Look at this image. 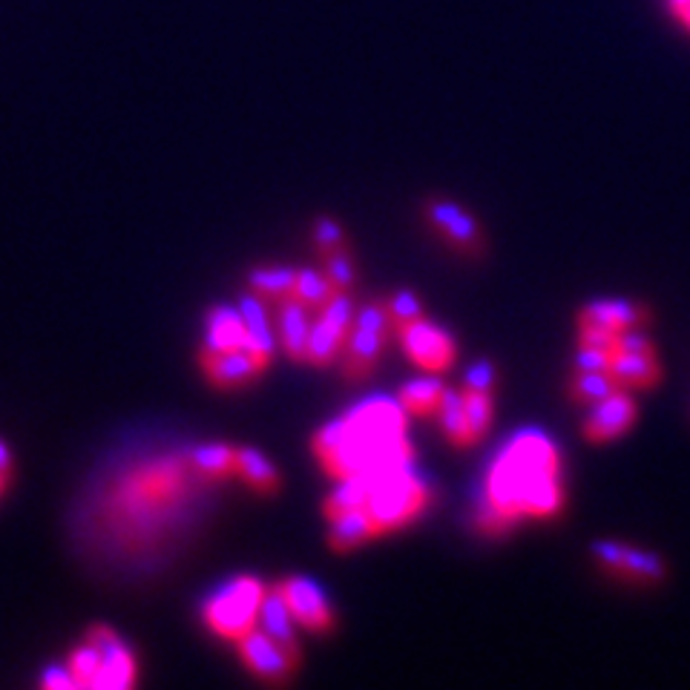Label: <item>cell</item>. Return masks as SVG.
Returning a JSON list of instances; mask_svg holds the SVG:
<instances>
[{
    "label": "cell",
    "instance_id": "obj_1",
    "mask_svg": "<svg viewBox=\"0 0 690 690\" xmlns=\"http://www.w3.org/2000/svg\"><path fill=\"white\" fill-rule=\"evenodd\" d=\"M314 452L337 481H372L377 475L404 469L411 460V446L406 443V409L386 397H374L346 418L319 429Z\"/></svg>",
    "mask_w": 690,
    "mask_h": 690
},
{
    "label": "cell",
    "instance_id": "obj_2",
    "mask_svg": "<svg viewBox=\"0 0 690 690\" xmlns=\"http://www.w3.org/2000/svg\"><path fill=\"white\" fill-rule=\"evenodd\" d=\"M487 498L515 521L518 515H555L564 506L555 443L541 432H524L515 437L489 472Z\"/></svg>",
    "mask_w": 690,
    "mask_h": 690
},
{
    "label": "cell",
    "instance_id": "obj_3",
    "mask_svg": "<svg viewBox=\"0 0 690 690\" xmlns=\"http://www.w3.org/2000/svg\"><path fill=\"white\" fill-rule=\"evenodd\" d=\"M429 501L426 483L409 472V466L395 469V472L377 475L369 481V498H365V510L372 512L381 533L388 529L406 527L414 515L423 512Z\"/></svg>",
    "mask_w": 690,
    "mask_h": 690
},
{
    "label": "cell",
    "instance_id": "obj_4",
    "mask_svg": "<svg viewBox=\"0 0 690 690\" xmlns=\"http://www.w3.org/2000/svg\"><path fill=\"white\" fill-rule=\"evenodd\" d=\"M262 598L265 584L259 578H254V575H239V578L227 582L225 587L217 589L204 601L202 616L217 636L239 642L245 633H250L256 628Z\"/></svg>",
    "mask_w": 690,
    "mask_h": 690
},
{
    "label": "cell",
    "instance_id": "obj_5",
    "mask_svg": "<svg viewBox=\"0 0 690 690\" xmlns=\"http://www.w3.org/2000/svg\"><path fill=\"white\" fill-rule=\"evenodd\" d=\"M391 331H395V323H391L386 300L365 303L354 314L351 331L346 337V346H342V377H349V381L369 377L374 372L377 360H381V354L386 351Z\"/></svg>",
    "mask_w": 690,
    "mask_h": 690
},
{
    "label": "cell",
    "instance_id": "obj_6",
    "mask_svg": "<svg viewBox=\"0 0 690 690\" xmlns=\"http://www.w3.org/2000/svg\"><path fill=\"white\" fill-rule=\"evenodd\" d=\"M354 323V303L349 291H337L323 308L317 319L308 328V342H305V363L326 369L342 354L346 337Z\"/></svg>",
    "mask_w": 690,
    "mask_h": 690
},
{
    "label": "cell",
    "instance_id": "obj_7",
    "mask_svg": "<svg viewBox=\"0 0 690 690\" xmlns=\"http://www.w3.org/2000/svg\"><path fill=\"white\" fill-rule=\"evenodd\" d=\"M397 337H400V346H404L411 363H418L423 372H446L455 363V354H458L452 334L435 326V323H429L426 317L400 326Z\"/></svg>",
    "mask_w": 690,
    "mask_h": 690
},
{
    "label": "cell",
    "instance_id": "obj_8",
    "mask_svg": "<svg viewBox=\"0 0 690 690\" xmlns=\"http://www.w3.org/2000/svg\"><path fill=\"white\" fill-rule=\"evenodd\" d=\"M239 656L250 674L271 685L285 682L288 676L296 670V665H300L296 647H288V644L277 642L265 630L256 628L239 639Z\"/></svg>",
    "mask_w": 690,
    "mask_h": 690
},
{
    "label": "cell",
    "instance_id": "obj_9",
    "mask_svg": "<svg viewBox=\"0 0 690 690\" xmlns=\"http://www.w3.org/2000/svg\"><path fill=\"white\" fill-rule=\"evenodd\" d=\"M277 587L296 624H303L311 633H328L334 628V610L317 582H311L305 575H291Z\"/></svg>",
    "mask_w": 690,
    "mask_h": 690
},
{
    "label": "cell",
    "instance_id": "obj_10",
    "mask_svg": "<svg viewBox=\"0 0 690 690\" xmlns=\"http://www.w3.org/2000/svg\"><path fill=\"white\" fill-rule=\"evenodd\" d=\"M86 642L98 647L102 653V665L95 676L93 688L98 690H127L136 682V659H132L130 647L104 624H95L86 633Z\"/></svg>",
    "mask_w": 690,
    "mask_h": 690
},
{
    "label": "cell",
    "instance_id": "obj_11",
    "mask_svg": "<svg viewBox=\"0 0 690 690\" xmlns=\"http://www.w3.org/2000/svg\"><path fill=\"white\" fill-rule=\"evenodd\" d=\"M593 555L607 573L630 575V578H639V582H662L667 575L665 561L651 550H636V547H628V543L619 541H598L593 543Z\"/></svg>",
    "mask_w": 690,
    "mask_h": 690
},
{
    "label": "cell",
    "instance_id": "obj_12",
    "mask_svg": "<svg viewBox=\"0 0 690 690\" xmlns=\"http://www.w3.org/2000/svg\"><path fill=\"white\" fill-rule=\"evenodd\" d=\"M636 423V404L628 395V388H619L605 400L593 404L587 423H584V437L589 443L616 441Z\"/></svg>",
    "mask_w": 690,
    "mask_h": 690
},
{
    "label": "cell",
    "instance_id": "obj_13",
    "mask_svg": "<svg viewBox=\"0 0 690 690\" xmlns=\"http://www.w3.org/2000/svg\"><path fill=\"white\" fill-rule=\"evenodd\" d=\"M242 319H245V328H248V340L242 349L248 351L256 363L268 369L273 351H277V331H273L271 311H268V300H262L259 294H245L239 303Z\"/></svg>",
    "mask_w": 690,
    "mask_h": 690
},
{
    "label": "cell",
    "instance_id": "obj_14",
    "mask_svg": "<svg viewBox=\"0 0 690 690\" xmlns=\"http://www.w3.org/2000/svg\"><path fill=\"white\" fill-rule=\"evenodd\" d=\"M202 360V369L208 374V381L219 388H239L248 386L256 374H262L265 369L250 358L245 349H231V351H213L204 349L199 354Z\"/></svg>",
    "mask_w": 690,
    "mask_h": 690
},
{
    "label": "cell",
    "instance_id": "obj_15",
    "mask_svg": "<svg viewBox=\"0 0 690 690\" xmlns=\"http://www.w3.org/2000/svg\"><path fill=\"white\" fill-rule=\"evenodd\" d=\"M426 217L458 250H466V254L481 250V231L460 204L449 202V199H435V202H429Z\"/></svg>",
    "mask_w": 690,
    "mask_h": 690
},
{
    "label": "cell",
    "instance_id": "obj_16",
    "mask_svg": "<svg viewBox=\"0 0 690 690\" xmlns=\"http://www.w3.org/2000/svg\"><path fill=\"white\" fill-rule=\"evenodd\" d=\"M273 319H277V337L291 360H305V342H308V308L294 294L273 303Z\"/></svg>",
    "mask_w": 690,
    "mask_h": 690
},
{
    "label": "cell",
    "instance_id": "obj_17",
    "mask_svg": "<svg viewBox=\"0 0 690 690\" xmlns=\"http://www.w3.org/2000/svg\"><path fill=\"white\" fill-rule=\"evenodd\" d=\"M644 319H647V311L633 300H596V303L584 305L582 314H578V323L607 328L613 334L639 328Z\"/></svg>",
    "mask_w": 690,
    "mask_h": 690
},
{
    "label": "cell",
    "instance_id": "obj_18",
    "mask_svg": "<svg viewBox=\"0 0 690 690\" xmlns=\"http://www.w3.org/2000/svg\"><path fill=\"white\" fill-rule=\"evenodd\" d=\"M610 374L621 388H651L662 381L656 351H613Z\"/></svg>",
    "mask_w": 690,
    "mask_h": 690
},
{
    "label": "cell",
    "instance_id": "obj_19",
    "mask_svg": "<svg viewBox=\"0 0 690 690\" xmlns=\"http://www.w3.org/2000/svg\"><path fill=\"white\" fill-rule=\"evenodd\" d=\"M374 536H381V527L377 521L372 518V512L365 506H358V510H349L331 518V533H328V543L331 550L337 552H351L363 547L365 541H372Z\"/></svg>",
    "mask_w": 690,
    "mask_h": 690
},
{
    "label": "cell",
    "instance_id": "obj_20",
    "mask_svg": "<svg viewBox=\"0 0 690 690\" xmlns=\"http://www.w3.org/2000/svg\"><path fill=\"white\" fill-rule=\"evenodd\" d=\"M245 340H248V328H245V319H242L239 308H231V305H217V308H210L208 346H204V349H213V351L242 349Z\"/></svg>",
    "mask_w": 690,
    "mask_h": 690
},
{
    "label": "cell",
    "instance_id": "obj_21",
    "mask_svg": "<svg viewBox=\"0 0 690 690\" xmlns=\"http://www.w3.org/2000/svg\"><path fill=\"white\" fill-rule=\"evenodd\" d=\"M259 624L268 636H273L277 642L288 644V647H296V633H294V616L288 610L285 598H282L280 587L265 589L262 607H259Z\"/></svg>",
    "mask_w": 690,
    "mask_h": 690
},
{
    "label": "cell",
    "instance_id": "obj_22",
    "mask_svg": "<svg viewBox=\"0 0 690 690\" xmlns=\"http://www.w3.org/2000/svg\"><path fill=\"white\" fill-rule=\"evenodd\" d=\"M437 418H441L443 435L449 437L452 446H469V443H475L472 432H469V420H466L464 391H458V388H443Z\"/></svg>",
    "mask_w": 690,
    "mask_h": 690
},
{
    "label": "cell",
    "instance_id": "obj_23",
    "mask_svg": "<svg viewBox=\"0 0 690 690\" xmlns=\"http://www.w3.org/2000/svg\"><path fill=\"white\" fill-rule=\"evenodd\" d=\"M236 472L254 487L256 492H277L280 489V472L273 469V464L265 458L259 449L242 446L236 449Z\"/></svg>",
    "mask_w": 690,
    "mask_h": 690
},
{
    "label": "cell",
    "instance_id": "obj_24",
    "mask_svg": "<svg viewBox=\"0 0 690 690\" xmlns=\"http://www.w3.org/2000/svg\"><path fill=\"white\" fill-rule=\"evenodd\" d=\"M443 388L446 386L437 377H420V381L404 383V388H400V406L406 409V414H414V418L435 414L437 406H441Z\"/></svg>",
    "mask_w": 690,
    "mask_h": 690
},
{
    "label": "cell",
    "instance_id": "obj_25",
    "mask_svg": "<svg viewBox=\"0 0 690 690\" xmlns=\"http://www.w3.org/2000/svg\"><path fill=\"white\" fill-rule=\"evenodd\" d=\"M294 280L296 271H291V268H256V271H250L248 285L254 294L273 305L294 294Z\"/></svg>",
    "mask_w": 690,
    "mask_h": 690
},
{
    "label": "cell",
    "instance_id": "obj_26",
    "mask_svg": "<svg viewBox=\"0 0 690 690\" xmlns=\"http://www.w3.org/2000/svg\"><path fill=\"white\" fill-rule=\"evenodd\" d=\"M337 294V288L331 285V280L326 277V271H311V268H303V271H296V280H294V296L300 303L305 305L308 311H319L323 305Z\"/></svg>",
    "mask_w": 690,
    "mask_h": 690
},
{
    "label": "cell",
    "instance_id": "obj_27",
    "mask_svg": "<svg viewBox=\"0 0 690 690\" xmlns=\"http://www.w3.org/2000/svg\"><path fill=\"white\" fill-rule=\"evenodd\" d=\"M194 464L204 478L219 481V478L236 472V449L227 443H208V446H199L194 452Z\"/></svg>",
    "mask_w": 690,
    "mask_h": 690
},
{
    "label": "cell",
    "instance_id": "obj_28",
    "mask_svg": "<svg viewBox=\"0 0 690 690\" xmlns=\"http://www.w3.org/2000/svg\"><path fill=\"white\" fill-rule=\"evenodd\" d=\"M621 386L610 372H578L570 381V395L578 404H598V400H605V397H610Z\"/></svg>",
    "mask_w": 690,
    "mask_h": 690
},
{
    "label": "cell",
    "instance_id": "obj_29",
    "mask_svg": "<svg viewBox=\"0 0 690 690\" xmlns=\"http://www.w3.org/2000/svg\"><path fill=\"white\" fill-rule=\"evenodd\" d=\"M365 498H369V481H363V478L340 481V487L334 489L331 495L326 498L323 512H326L328 518H337V515H342V512L365 506Z\"/></svg>",
    "mask_w": 690,
    "mask_h": 690
},
{
    "label": "cell",
    "instance_id": "obj_30",
    "mask_svg": "<svg viewBox=\"0 0 690 690\" xmlns=\"http://www.w3.org/2000/svg\"><path fill=\"white\" fill-rule=\"evenodd\" d=\"M464 409L466 420H469V432L472 437H483L489 432V423H492V395H483V391H464Z\"/></svg>",
    "mask_w": 690,
    "mask_h": 690
},
{
    "label": "cell",
    "instance_id": "obj_31",
    "mask_svg": "<svg viewBox=\"0 0 690 690\" xmlns=\"http://www.w3.org/2000/svg\"><path fill=\"white\" fill-rule=\"evenodd\" d=\"M98 665H102V653L98 647H93L90 642H84L81 647H75L70 656V670L78 679V688H93L95 676H98Z\"/></svg>",
    "mask_w": 690,
    "mask_h": 690
},
{
    "label": "cell",
    "instance_id": "obj_32",
    "mask_svg": "<svg viewBox=\"0 0 690 690\" xmlns=\"http://www.w3.org/2000/svg\"><path fill=\"white\" fill-rule=\"evenodd\" d=\"M323 271H326V277L337 291H349L354 285V277H358L354 273V262H351V254L346 248H337L323 256Z\"/></svg>",
    "mask_w": 690,
    "mask_h": 690
},
{
    "label": "cell",
    "instance_id": "obj_33",
    "mask_svg": "<svg viewBox=\"0 0 690 690\" xmlns=\"http://www.w3.org/2000/svg\"><path fill=\"white\" fill-rule=\"evenodd\" d=\"M388 314H391V323H395V331L406 323H414V319L423 317V305H420L418 294L414 291H395V294L386 300Z\"/></svg>",
    "mask_w": 690,
    "mask_h": 690
},
{
    "label": "cell",
    "instance_id": "obj_34",
    "mask_svg": "<svg viewBox=\"0 0 690 690\" xmlns=\"http://www.w3.org/2000/svg\"><path fill=\"white\" fill-rule=\"evenodd\" d=\"M475 521H478V529H481V533H487V536H501V533H506V529L515 524V518H512V515H506L501 506L492 504L489 498L483 501L481 506H478V518Z\"/></svg>",
    "mask_w": 690,
    "mask_h": 690
},
{
    "label": "cell",
    "instance_id": "obj_35",
    "mask_svg": "<svg viewBox=\"0 0 690 690\" xmlns=\"http://www.w3.org/2000/svg\"><path fill=\"white\" fill-rule=\"evenodd\" d=\"M495 381V365L489 363V360H478V363H472L466 369L464 391H483V395H492Z\"/></svg>",
    "mask_w": 690,
    "mask_h": 690
},
{
    "label": "cell",
    "instance_id": "obj_36",
    "mask_svg": "<svg viewBox=\"0 0 690 690\" xmlns=\"http://www.w3.org/2000/svg\"><path fill=\"white\" fill-rule=\"evenodd\" d=\"M314 245L323 256L331 254V250L342 248V227L328 217H319L314 222Z\"/></svg>",
    "mask_w": 690,
    "mask_h": 690
},
{
    "label": "cell",
    "instance_id": "obj_37",
    "mask_svg": "<svg viewBox=\"0 0 690 690\" xmlns=\"http://www.w3.org/2000/svg\"><path fill=\"white\" fill-rule=\"evenodd\" d=\"M610 360H613V351L578 346V354H575V369H578V372H610Z\"/></svg>",
    "mask_w": 690,
    "mask_h": 690
},
{
    "label": "cell",
    "instance_id": "obj_38",
    "mask_svg": "<svg viewBox=\"0 0 690 690\" xmlns=\"http://www.w3.org/2000/svg\"><path fill=\"white\" fill-rule=\"evenodd\" d=\"M616 337H619V334L607 331V328H598V326H587V323H578V346H589V349L616 351Z\"/></svg>",
    "mask_w": 690,
    "mask_h": 690
},
{
    "label": "cell",
    "instance_id": "obj_39",
    "mask_svg": "<svg viewBox=\"0 0 690 690\" xmlns=\"http://www.w3.org/2000/svg\"><path fill=\"white\" fill-rule=\"evenodd\" d=\"M40 688L47 690H75L78 688V679L72 676L70 667H61V665H52L44 670L40 676Z\"/></svg>",
    "mask_w": 690,
    "mask_h": 690
},
{
    "label": "cell",
    "instance_id": "obj_40",
    "mask_svg": "<svg viewBox=\"0 0 690 690\" xmlns=\"http://www.w3.org/2000/svg\"><path fill=\"white\" fill-rule=\"evenodd\" d=\"M12 469V452H9V446L3 441H0V472H7Z\"/></svg>",
    "mask_w": 690,
    "mask_h": 690
},
{
    "label": "cell",
    "instance_id": "obj_41",
    "mask_svg": "<svg viewBox=\"0 0 690 690\" xmlns=\"http://www.w3.org/2000/svg\"><path fill=\"white\" fill-rule=\"evenodd\" d=\"M676 17H679V21H682V24L690 30V3H688V7L679 9V12H676Z\"/></svg>",
    "mask_w": 690,
    "mask_h": 690
},
{
    "label": "cell",
    "instance_id": "obj_42",
    "mask_svg": "<svg viewBox=\"0 0 690 690\" xmlns=\"http://www.w3.org/2000/svg\"><path fill=\"white\" fill-rule=\"evenodd\" d=\"M688 3H690V0H667V7H670V12H674V15H676V12H679V9H682V7H688Z\"/></svg>",
    "mask_w": 690,
    "mask_h": 690
},
{
    "label": "cell",
    "instance_id": "obj_43",
    "mask_svg": "<svg viewBox=\"0 0 690 690\" xmlns=\"http://www.w3.org/2000/svg\"><path fill=\"white\" fill-rule=\"evenodd\" d=\"M7 481H9V475H7V472H0V492L7 489Z\"/></svg>",
    "mask_w": 690,
    "mask_h": 690
}]
</instances>
